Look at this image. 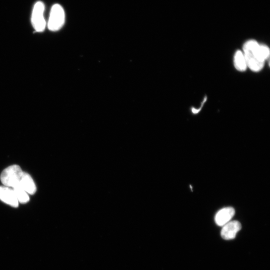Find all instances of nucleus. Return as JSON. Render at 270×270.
I'll return each instance as SVG.
<instances>
[{"instance_id": "obj_4", "label": "nucleus", "mask_w": 270, "mask_h": 270, "mask_svg": "<svg viewBox=\"0 0 270 270\" xmlns=\"http://www.w3.org/2000/svg\"><path fill=\"white\" fill-rule=\"evenodd\" d=\"M44 11V4L43 2H37L34 6L31 17L32 25L37 32H42L46 28Z\"/></svg>"}, {"instance_id": "obj_3", "label": "nucleus", "mask_w": 270, "mask_h": 270, "mask_svg": "<svg viewBox=\"0 0 270 270\" xmlns=\"http://www.w3.org/2000/svg\"><path fill=\"white\" fill-rule=\"evenodd\" d=\"M64 22L65 13L63 8L58 4H54L50 13L48 28L54 32L58 30L63 26Z\"/></svg>"}, {"instance_id": "obj_10", "label": "nucleus", "mask_w": 270, "mask_h": 270, "mask_svg": "<svg viewBox=\"0 0 270 270\" xmlns=\"http://www.w3.org/2000/svg\"><path fill=\"white\" fill-rule=\"evenodd\" d=\"M16 194L18 202L26 203L30 198L28 193L20 186V184L12 188Z\"/></svg>"}, {"instance_id": "obj_7", "label": "nucleus", "mask_w": 270, "mask_h": 270, "mask_svg": "<svg viewBox=\"0 0 270 270\" xmlns=\"http://www.w3.org/2000/svg\"><path fill=\"white\" fill-rule=\"evenodd\" d=\"M234 214V209L232 207L222 208L215 216V222L218 226H223L230 221Z\"/></svg>"}, {"instance_id": "obj_5", "label": "nucleus", "mask_w": 270, "mask_h": 270, "mask_svg": "<svg viewBox=\"0 0 270 270\" xmlns=\"http://www.w3.org/2000/svg\"><path fill=\"white\" fill-rule=\"evenodd\" d=\"M241 228V224L237 220L229 222L222 226L220 232L221 236L226 240L233 239Z\"/></svg>"}, {"instance_id": "obj_2", "label": "nucleus", "mask_w": 270, "mask_h": 270, "mask_svg": "<svg viewBox=\"0 0 270 270\" xmlns=\"http://www.w3.org/2000/svg\"><path fill=\"white\" fill-rule=\"evenodd\" d=\"M23 172L18 165L9 166L2 172L0 180L6 186L13 188L20 184Z\"/></svg>"}, {"instance_id": "obj_6", "label": "nucleus", "mask_w": 270, "mask_h": 270, "mask_svg": "<svg viewBox=\"0 0 270 270\" xmlns=\"http://www.w3.org/2000/svg\"><path fill=\"white\" fill-rule=\"evenodd\" d=\"M0 200L14 207H17L18 201L12 188L0 186Z\"/></svg>"}, {"instance_id": "obj_9", "label": "nucleus", "mask_w": 270, "mask_h": 270, "mask_svg": "<svg viewBox=\"0 0 270 270\" xmlns=\"http://www.w3.org/2000/svg\"><path fill=\"white\" fill-rule=\"evenodd\" d=\"M235 68L238 71L244 72L246 70L247 65L243 52L238 50L234 54V58Z\"/></svg>"}, {"instance_id": "obj_8", "label": "nucleus", "mask_w": 270, "mask_h": 270, "mask_svg": "<svg viewBox=\"0 0 270 270\" xmlns=\"http://www.w3.org/2000/svg\"><path fill=\"white\" fill-rule=\"evenodd\" d=\"M20 185L28 194H32L36 191V186L32 178L26 172H23Z\"/></svg>"}, {"instance_id": "obj_1", "label": "nucleus", "mask_w": 270, "mask_h": 270, "mask_svg": "<svg viewBox=\"0 0 270 270\" xmlns=\"http://www.w3.org/2000/svg\"><path fill=\"white\" fill-rule=\"evenodd\" d=\"M242 52L247 67L255 72L262 70L266 60L270 56L268 47L266 45L260 44L254 40H249L244 44Z\"/></svg>"}]
</instances>
